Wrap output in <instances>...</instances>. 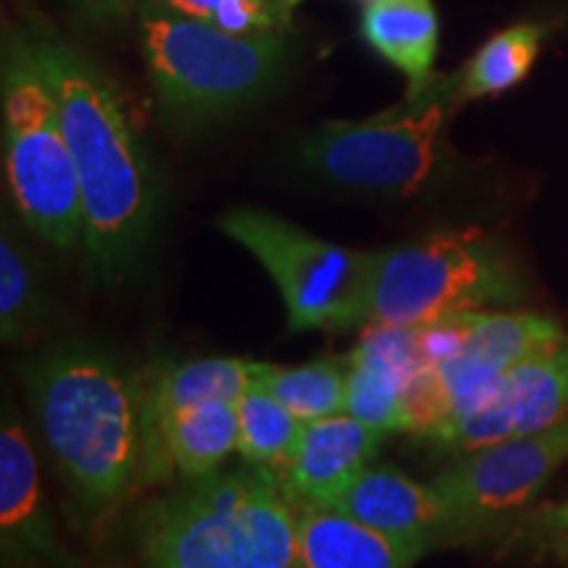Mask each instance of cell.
<instances>
[{
  "instance_id": "obj_1",
  "label": "cell",
  "mask_w": 568,
  "mask_h": 568,
  "mask_svg": "<svg viewBox=\"0 0 568 568\" xmlns=\"http://www.w3.org/2000/svg\"><path fill=\"white\" fill-rule=\"evenodd\" d=\"M59 101L82 193V253L95 282L138 272L161 211L159 174L111 71L48 21H21Z\"/></svg>"
},
{
  "instance_id": "obj_2",
  "label": "cell",
  "mask_w": 568,
  "mask_h": 568,
  "mask_svg": "<svg viewBox=\"0 0 568 568\" xmlns=\"http://www.w3.org/2000/svg\"><path fill=\"white\" fill-rule=\"evenodd\" d=\"M38 429L67 493L98 524L145 485V372L84 339L48 345L21 366Z\"/></svg>"
},
{
  "instance_id": "obj_3",
  "label": "cell",
  "mask_w": 568,
  "mask_h": 568,
  "mask_svg": "<svg viewBox=\"0 0 568 568\" xmlns=\"http://www.w3.org/2000/svg\"><path fill=\"white\" fill-rule=\"evenodd\" d=\"M301 506L274 468L184 479L138 514L140 568H290Z\"/></svg>"
},
{
  "instance_id": "obj_4",
  "label": "cell",
  "mask_w": 568,
  "mask_h": 568,
  "mask_svg": "<svg viewBox=\"0 0 568 568\" xmlns=\"http://www.w3.org/2000/svg\"><path fill=\"white\" fill-rule=\"evenodd\" d=\"M138 42L166 130L222 124L280 88L293 63L290 32L234 34L138 0Z\"/></svg>"
},
{
  "instance_id": "obj_5",
  "label": "cell",
  "mask_w": 568,
  "mask_h": 568,
  "mask_svg": "<svg viewBox=\"0 0 568 568\" xmlns=\"http://www.w3.org/2000/svg\"><path fill=\"white\" fill-rule=\"evenodd\" d=\"M3 169L19 219L48 245L82 247V193L63 119L24 24L6 27L0 55Z\"/></svg>"
},
{
  "instance_id": "obj_6",
  "label": "cell",
  "mask_w": 568,
  "mask_h": 568,
  "mask_svg": "<svg viewBox=\"0 0 568 568\" xmlns=\"http://www.w3.org/2000/svg\"><path fill=\"white\" fill-rule=\"evenodd\" d=\"M527 297L514 255L495 234L447 230L376 251L368 324L416 326L460 311H514Z\"/></svg>"
},
{
  "instance_id": "obj_7",
  "label": "cell",
  "mask_w": 568,
  "mask_h": 568,
  "mask_svg": "<svg viewBox=\"0 0 568 568\" xmlns=\"http://www.w3.org/2000/svg\"><path fill=\"white\" fill-rule=\"evenodd\" d=\"M450 113V103L426 90L358 122L318 124L297 138L293 155L303 172L343 190L410 197L447 172Z\"/></svg>"
},
{
  "instance_id": "obj_8",
  "label": "cell",
  "mask_w": 568,
  "mask_h": 568,
  "mask_svg": "<svg viewBox=\"0 0 568 568\" xmlns=\"http://www.w3.org/2000/svg\"><path fill=\"white\" fill-rule=\"evenodd\" d=\"M219 230L245 247L272 276L287 308L290 332H345L366 326L376 251L329 243L253 205L222 213Z\"/></svg>"
},
{
  "instance_id": "obj_9",
  "label": "cell",
  "mask_w": 568,
  "mask_h": 568,
  "mask_svg": "<svg viewBox=\"0 0 568 568\" xmlns=\"http://www.w3.org/2000/svg\"><path fill=\"white\" fill-rule=\"evenodd\" d=\"M564 337V326L550 316L485 311L466 345L443 364L424 368L408 387L403 432L432 437L439 426L464 416L510 366Z\"/></svg>"
},
{
  "instance_id": "obj_10",
  "label": "cell",
  "mask_w": 568,
  "mask_h": 568,
  "mask_svg": "<svg viewBox=\"0 0 568 568\" xmlns=\"http://www.w3.org/2000/svg\"><path fill=\"white\" fill-rule=\"evenodd\" d=\"M566 460L568 416L550 429L466 453L429 485L450 508L458 537H474L527 508Z\"/></svg>"
},
{
  "instance_id": "obj_11",
  "label": "cell",
  "mask_w": 568,
  "mask_h": 568,
  "mask_svg": "<svg viewBox=\"0 0 568 568\" xmlns=\"http://www.w3.org/2000/svg\"><path fill=\"white\" fill-rule=\"evenodd\" d=\"M568 416V337L510 366L485 395L439 426L429 443L445 450L471 453L510 437L550 429Z\"/></svg>"
},
{
  "instance_id": "obj_12",
  "label": "cell",
  "mask_w": 568,
  "mask_h": 568,
  "mask_svg": "<svg viewBox=\"0 0 568 568\" xmlns=\"http://www.w3.org/2000/svg\"><path fill=\"white\" fill-rule=\"evenodd\" d=\"M0 550L3 568H71L48 510L38 458L11 403L0 424Z\"/></svg>"
},
{
  "instance_id": "obj_13",
  "label": "cell",
  "mask_w": 568,
  "mask_h": 568,
  "mask_svg": "<svg viewBox=\"0 0 568 568\" xmlns=\"http://www.w3.org/2000/svg\"><path fill=\"white\" fill-rule=\"evenodd\" d=\"M326 508L387 537L422 539L432 548L439 539L458 537L450 508L435 487L410 479L395 466L364 468Z\"/></svg>"
},
{
  "instance_id": "obj_14",
  "label": "cell",
  "mask_w": 568,
  "mask_h": 568,
  "mask_svg": "<svg viewBox=\"0 0 568 568\" xmlns=\"http://www.w3.org/2000/svg\"><path fill=\"white\" fill-rule=\"evenodd\" d=\"M345 414L372 429L403 432V406L408 387L422 374L414 326L368 324L358 345L347 353Z\"/></svg>"
},
{
  "instance_id": "obj_15",
  "label": "cell",
  "mask_w": 568,
  "mask_h": 568,
  "mask_svg": "<svg viewBox=\"0 0 568 568\" xmlns=\"http://www.w3.org/2000/svg\"><path fill=\"white\" fill-rule=\"evenodd\" d=\"M387 435L351 414L303 424L282 477L297 506H326L343 493L379 450Z\"/></svg>"
},
{
  "instance_id": "obj_16",
  "label": "cell",
  "mask_w": 568,
  "mask_h": 568,
  "mask_svg": "<svg viewBox=\"0 0 568 568\" xmlns=\"http://www.w3.org/2000/svg\"><path fill=\"white\" fill-rule=\"evenodd\" d=\"M429 542L374 531L326 506H301L290 568H414Z\"/></svg>"
},
{
  "instance_id": "obj_17",
  "label": "cell",
  "mask_w": 568,
  "mask_h": 568,
  "mask_svg": "<svg viewBox=\"0 0 568 568\" xmlns=\"http://www.w3.org/2000/svg\"><path fill=\"white\" fill-rule=\"evenodd\" d=\"M264 361L193 358L161 361L145 372V485H153L155 429L169 414L209 400H237L258 382Z\"/></svg>"
},
{
  "instance_id": "obj_18",
  "label": "cell",
  "mask_w": 568,
  "mask_h": 568,
  "mask_svg": "<svg viewBox=\"0 0 568 568\" xmlns=\"http://www.w3.org/2000/svg\"><path fill=\"white\" fill-rule=\"evenodd\" d=\"M361 38L406 77L403 98H418L437 80L439 13L435 0H372L358 19Z\"/></svg>"
},
{
  "instance_id": "obj_19",
  "label": "cell",
  "mask_w": 568,
  "mask_h": 568,
  "mask_svg": "<svg viewBox=\"0 0 568 568\" xmlns=\"http://www.w3.org/2000/svg\"><path fill=\"white\" fill-rule=\"evenodd\" d=\"M237 435L234 400H209L169 414L155 429L153 485L172 471H180L184 479L219 471V466L237 453Z\"/></svg>"
},
{
  "instance_id": "obj_20",
  "label": "cell",
  "mask_w": 568,
  "mask_h": 568,
  "mask_svg": "<svg viewBox=\"0 0 568 568\" xmlns=\"http://www.w3.org/2000/svg\"><path fill=\"white\" fill-rule=\"evenodd\" d=\"M548 27L539 21H521L489 38L456 74L437 77L429 84L435 95L456 109L460 103L503 95L527 80L542 51Z\"/></svg>"
},
{
  "instance_id": "obj_21",
  "label": "cell",
  "mask_w": 568,
  "mask_h": 568,
  "mask_svg": "<svg viewBox=\"0 0 568 568\" xmlns=\"http://www.w3.org/2000/svg\"><path fill=\"white\" fill-rule=\"evenodd\" d=\"M45 308L48 295L40 264L6 213L3 230H0V337L3 343L13 345L30 335Z\"/></svg>"
},
{
  "instance_id": "obj_22",
  "label": "cell",
  "mask_w": 568,
  "mask_h": 568,
  "mask_svg": "<svg viewBox=\"0 0 568 568\" xmlns=\"http://www.w3.org/2000/svg\"><path fill=\"white\" fill-rule=\"evenodd\" d=\"M237 406V453L247 466L284 471L293 456L303 422L261 382L234 400Z\"/></svg>"
},
{
  "instance_id": "obj_23",
  "label": "cell",
  "mask_w": 568,
  "mask_h": 568,
  "mask_svg": "<svg viewBox=\"0 0 568 568\" xmlns=\"http://www.w3.org/2000/svg\"><path fill=\"white\" fill-rule=\"evenodd\" d=\"M351 361L318 358L303 366L264 364L258 382L266 385L303 424L345 414Z\"/></svg>"
},
{
  "instance_id": "obj_24",
  "label": "cell",
  "mask_w": 568,
  "mask_h": 568,
  "mask_svg": "<svg viewBox=\"0 0 568 568\" xmlns=\"http://www.w3.org/2000/svg\"><path fill=\"white\" fill-rule=\"evenodd\" d=\"M169 13L205 21L234 34L293 32L303 0H145Z\"/></svg>"
},
{
  "instance_id": "obj_25",
  "label": "cell",
  "mask_w": 568,
  "mask_h": 568,
  "mask_svg": "<svg viewBox=\"0 0 568 568\" xmlns=\"http://www.w3.org/2000/svg\"><path fill=\"white\" fill-rule=\"evenodd\" d=\"M71 21L84 32H119L130 27L138 0H63Z\"/></svg>"
},
{
  "instance_id": "obj_26",
  "label": "cell",
  "mask_w": 568,
  "mask_h": 568,
  "mask_svg": "<svg viewBox=\"0 0 568 568\" xmlns=\"http://www.w3.org/2000/svg\"><path fill=\"white\" fill-rule=\"evenodd\" d=\"M560 531H568V500L552 503V506L537 508V510H531V514L524 516L521 535L527 539L560 535Z\"/></svg>"
},
{
  "instance_id": "obj_27",
  "label": "cell",
  "mask_w": 568,
  "mask_h": 568,
  "mask_svg": "<svg viewBox=\"0 0 568 568\" xmlns=\"http://www.w3.org/2000/svg\"><path fill=\"white\" fill-rule=\"evenodd\" d=\"M529 542L539 558H548L560 568H568V531L548 537H531Z\"/></svg>"
},
{
  "instance_id": "obj_28",
  "label": "cell",
  "mask_w": 568,
  "mask_h": 568,
  "mask_svg": "<svg viewBox=\"0 0 568 568\" xmlns=\"http://www.w3.org/2000/svg\"><path fill=\"white\" fill-rule=\"evenodd\" d=\"M355 3H372V0H355Z\"/></svg>"
}]
</instances>
